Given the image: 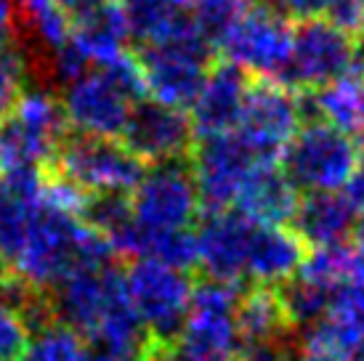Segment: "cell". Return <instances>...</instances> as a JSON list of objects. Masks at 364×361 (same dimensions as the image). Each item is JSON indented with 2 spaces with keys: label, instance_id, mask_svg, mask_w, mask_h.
<instances>
[{
  "label": "cell",
  "instance_id": "31",
  "mask_svg": "<svg viewBox=\"0 0 364 361\" xmlns=\"http://www.w3.org/2000/svg\"><path fill=\"white\" fill-rule=\"evenodd\" d=\"M324 19L351 38H364V0H333Z\"/></svg>",
  "mask_w": 364,
  "mask_h": 361
},
{
  "label": "cell",
  "instance_id": "12",
  "mask_svg": "<svg viewBox=\"0 0 364 361\" xmlns=\"http://www.w3.org/2000/svg\"><path fill=\"white\" fill-rule=\"evenodd\" d=\"M189 165H192L194 183L205 208L226 210L237 205L247 178L263 162L245 144L242 136L234 131L197 141L189 154Z\"/></svg>",
  "mask_w": 364,
  "mask_h": 361
},
{
  "label": "cell",
  "instance_id": "19",
  "mask_svg": "<svg viewBox=\"0 0 364 361\" xmlns=\"http://www.w3.org/2000/svg\"><path fill=\"white\" fill-rule=\"evenodd\" d=\"M46 194V171L0 173V255L11 263L24 244Z\"/></svg>",
  "mask_w": 364,
  "mask_h": 361
},
{
  "label": "cell",
  "instance_id": "37",
  "mask_svg": "<svg viewBox=\"0 0 364 361\" xmlns=\"http://www.w3.org/2000/svg\"><path fill=\"white\" fill-rule=\"evenodd\" d=\"M56 3H61V6H64L67 11H72L75 6H77V3H80V0H56Z\"/></svg>",
  "mask_w": 364,
  "mask_h": 361
},
{
  "label": "cell",
  "instance_id": "34",
  "mask_svg": "<svg viewBox=\"0 0 364 361\" xmlns=\"http://www.w3.org/2000/svg\"><path fill=\"white\" fill-rule=\"evenodd\" d=\"M16 19H19V0H0V48L14 43Z\"/></svg>",
  "mask_w": 364,
  "mask_h": 361
},
{
  "label": "cell",
  "instance_id": "7",
  "mask_svg": "<svg viewBox=\"0 0 364 361\" xmlns=\"http://www.w3.org/2000/svg\"><path fill=\"white\" fill-rule=\"evenodd\" d=\"M48 171L70 180L85 197L91 194H131L144 176V162L114 139L70 136L59 146Z\"/></svg>",
  "mask_w": 364,
  "mask_h": 361
},
{
  "label": "cell",
  "instance_id": "1",
  "mask_svg": "<svg viewBox=\"0 0 364 361\" xmlns=\"http://www.w3.org/2000/svg\"><path fill=\"white\" fill-rule=\"evenodd\" d=\"M114 250L99 231H93L77 212L43 205L32 221L21 250L11 261V276L38 292H48L75 271H96L114 266Z\"/></svg>",
  "mask_w": 364,
  "mask_h": 361
},
{
  "label": "cell",
  "instance_id": "8",
  "mask_svg": "<svg viewBox=\"0 0 364 361\" xmlns=\"http://www.w3.org/2000/svg\"><path fill=\"white\" fill-rule=\"evenodd\" d=\"M200 205L189 160L149 165L131 191L133 221L146 231H189L200 215Z\"/></svg>",
  "mask_w": 364,
  "mask_h": 361
},
{
  "label": "cell",
  "instance_id": "36",
  "mask_svg": "<svg viewBox=\"0 0 364 361\" xmlns=\"http://www.w3.org/2000/svg\"><path fill=\"white\" fill-rule=\"evenodd\" d=\"M354 242H356V244H362V247H364V218H362V223H356Z\"/></svg>",
  "mask_w": 364,
  "mask_h": 361
},
{
  "label": "cell",
  "instance_id": "32",
  "mask_svg": "<svg viewBox=\"0 0 364 361\" xmlns=\"http://www.w3.org/2000/svg\"><path fill=\"white\" fill-rule=\"evenodd\" d=\"M255 3L279 11L287 19L311 21V19H324V14H327L333 0H255Z\"/></svg>",
  "mask_w": 364,
  "mask_h": 361
},
{
  "label": "cell",
  "instance_id": "23",
  "mask_svg": "<svg viewBox=\"0 0 364 361\" xmlns=\"http://www.w3.org/2000/svg\"><path fill=\"white\" fill-rule=\"evenodd\" d=\"M122 11L131 38L141 43V48L192 27L189 0H125Z\"/></svg>",
  "mask_w": 364,
  "mask_h": 361
},
{
  "label": "cell",
  "instance_id": "39",
  "mask_svg": "<svg viewBox=\"0 0 364 361\" xmlns=\"http://www.w3.org/2000/svg\"><path fill=\"white\" fill-rule=\"evenodd\" d=\"M351 361H364V345L354 353V356H351Z\"/></svg>",
  "mask_w": 364,
  "mask_h": 361
},
{
  "label": "cell",
  "instance_id": "18",
  "mask_svg": "<svg viewBox=\"0 0 364 361\" xmlns=\"http://www.w3.org/2000/svg\"><path fill=\"white\" fill-rule=\"evenodd\" d=\"M309 258L306 242L287 226H255L245 279H253L255 287L279 290L295 279Z\"/></svg>",
  "mask_w": 364,
  "mask_h": 361
},
{
  "label": "cell",
  "instance_id": "24",
  "mask_svg": "<svg viewBox=\"0 0 364 361\" xmlns=\"http://www.w3.org/2000/svg\"><path fill=\"white\" fill-rule=\"evenodd\" d=\"M237 327L242 345H261V343H287L290 321L284 316L282 301L277 290L255 287L237 306Z\"/></svg>",
  "mask_w": 364,
  "mask_h": 361
},
{
  "label": "cell",
  "instance_id": "14",
  "mask_svg": "<svg viewBox=\"0 0 364 361\" xmlns=\"http://www.w3.org/2000/svg\"><path fill=\"white\" fill-rule=\"evenodd\" d=\"M253 231L255 223L247 221L242 212L234 208L205 212L194 231L197 266L205 271V276L215 281L240 284V279H245Z\"/></svg>",
  "mask_w": 364,
  "mask_h": 361
},
{
  "label": "cell",
  "instance_id": "30",
  "mask_svg": "<svg viewBox=\"0 0 364 361\" xmlns=\"http://www.w3.org/2000/svg\"><path fill=\"white\" fill-rule=\"evenodd\" d=\"M30 335V324L24 321L21 311L9 303H0V361H21Z\"/></svg>",
  "mask_w": 364,
  "mask_h": 361
},
{
  "label": "cell",
  "instance_id": "26",
  "mask_svg": "<svg viewBox=\"0 0 364 361\" xmlns=\"http://www.w3.org/2000/svg\"><path fill=\"white\" fill-rule=\"evenodd\" d=\"M19 19L38 48L53 56L72 38V16L56 0H19Z\"/></svg>",
  "mask_w": 364,
  "mask_h": 361
},
{
  "label": "cell",
  "instance_id": "16",
  "mask_svg": "<svg viewBox=\"0 0 364 361\" xmlns=\"http://www.w3.org/2000/svg\"><path fill=\"white\" fill-rule=\"evenodd\" d=\"M247 90H250L247 72L229 61L213 64V70L208 72L203 82V90L189 107L194 136L208 139V136H223V133L237 131V125L242 120Z\"/></svg>",
  "mask_w": 364,
  "mask_h": 361
},
{
  "label": "cell",
  "instance_id": "5",
  "mask_svg": "<svg viewBox=\"0 0 364 361\" xmlns=\"http://www.w3.org/2000/svg\"><path fill=\"white\" fill-rule=\"evenodd\" d=\"M125 292L136 316L141 319L149 340L168 345L178 338L189 306L194 281L189 271L173 269L157 261H133L125 274Z\"/></svg>",
  "mask_w": 364,
  "mask_h": 361
},
{
  "label": "cell",
  "instance_id": "4",
  "mask_svg": "<svg viewBox=\"0 0 364 361\" xmlns=\"http://www.w3.org/2000/svg\"><path fill=\"white\" fill-rule=\"evenodd\" d=\"M61 101L46 88H27L11 117L0 125V173L48 171L67 139Z\"/></svg>",
  "mask_w": 364,
  "mask_h": 361
},
{
  "label": "cell",
  "instance_id": "40",
  "mask_svg": "<svg viewBox=\"0 0 364 361\" xmlns=\"http://www.w3.org/2000/svg\"><path fill=\"white\" fill-rule=\"evenodd\" d=\"M359 56H362V70H364V45L359 48Z\"/></svg>",
  "mask_w": 364,
  "mask_h": 361
},
{
  "label": "cell",
  "instance_id": "3",
  "mask_svg": "<svg viewBox=\"0 0 364 361\" xmlns=\"http://www.w3.org/2000/svg\"><path fill=\"white\" fill-rule=\"evenodd\" d=\"M213 53L215 48L194 30V24L168 41L144 45L136 59L146 96L173 109H189L215 64Z\"/></svg>",
  "mask_w": 364,
  "mask_h": 361
},
{
  "label": "cell",
  "instance_id": "29",
  "mask_svg": "<svg viewBox=\"0 0 364 361\" xmlns=\"http://www.w3.org/2000/svg\"><path fill=\"white\" fill-rule=\"evenodd\" d=\"M27 72H30L27 53L16 43L0 48V125L9 120L11 112L16 109L19 99L24 96Z\"/></svg>",
  "mask_w": 364,
  "mask_h": 361
},
{
  "label": "cell",
  "instance_id": "13",
  "mask_svg": "<svg viewBox=\"0 0 364 361\" xmlns=\"http://www.w3.org/2000/svg\"><path fill=\"white\" fill-rule=\"evenodd\" d=\"M122 146L144 165L189 160L194 146V128L183 109L165 107L160 101L144 99L133 107L122 131Z\"/></svg>",
  "mask_w": 364,
  "mask_h": 361
},
{
  "label": "cell",
  "instance_id": "38",
  "mask_svg": "<svg viewBox=\"0 0 364 361\" xmlns=\"http://www.w3.org/2000/svg\"><path fill=\"white\" fill-rule=\"evenodd\" d=\"M6 276H9V274H6V258L0 255V281L6 279Z\"/></svg>",
  "mask_w": 364,
  "mask_h": 361
},
{
  "label": "cell",
  "instance_id": "27",
  "mask_svg": "<svg viewBox=\"0 0 364 361\" xmlns=\"http://www.w3.org/2000/svg\"><path fill=\"white\" fill-rule=\"evenodd\" d=\"M250 6H253L250 0H189V16L194 30L213 48H221L226 35L234 30V24L242 19Z\"/></svg>",
  "mask_w": 364,
  "mask_h": 361
},
{
  "label": "cell",
  "instance_id": "17",
  "mask_svg": "<svg viewBox=\"0 0 364 361\" xmlns=\"http://www.w3.org/2000/svg\"><path fill=\"white\" fill-rule=\"evenodd\" d=\"M70 43L88 67H107L128 53V19L117 0H80L70 11Z\"/></svg>",
  "mask_w": 364,
  "mask_h": 361
},
{
  "label": "cell",
  "instance_id": "21",
  "mask_svg": "<svg viewBox=\"0 0 364 361\" xmlns=\"http://www.w3.org/2000/svg\"><path fill=\"white\" fill-rule=\"evenodd\" d=\"M293 223V231L306 242V247L311 244L314 250H324L351 242L356 231V212L348 208L343 194L319 191L301 197Z\"/></svg>",
  "mask_w": 364,
  "mask_h": 361
},
{
  "label": "cell",
  "instance_id": "22",
  "mask_svg": "<svg viewBox=\"0 0 364 361\" xmlns=\"http://www.w3.org/2000/svg\"><path fill=\"white\" fill-rule=\"evenodd\" d=\"M306 101V109L316 114L314 120H322L333 125L335 131L359 139L364 120V70L356 67L354 72L338 77L330 85L314 90Z\"/></svg>",
  "mask_w": 364,
  "mask_h": 361
},
{
  "label": "cell",
  "instance_id": "33",
  "mask_svg": "<svg viewBox=\"0 0 364 361\" xmlns=\"http://www.w3.org/2000/svg\"><path fill=\"white\" fill-rule=\"evenodd\" d=\"M343 200L348 202V208H351L356 215L364 218V154L359 157L354 173H351V178H348V183L343 186Z\"/></svg>",
  "mask_w": 364,
  "mask_h": 361
},
{
  "label": "cell",
  "instance_id": "9",
  "mask_svg": "<svg viewBox=\"0 0 364 361\" xmlns=\"http://www.w3.org/2000/svg\"><path fill=\"white\" fill-rule=\"evenodd\" d=\"M304 99L279 80L250 82L237 133L263 165H279L284 149L304 128Z\"/></svg>",
  "mask_w": 364,
  "mask_h": 361
},
{
  "label": "cell",
  "instance_id": "20",
  "mask_svg": "<svg viewBox=\"0 0 364 361\" xmlns=\"http://www.w3.org/2000/svg\"><path fill=\"white\" fill-rule=\"evenodd\" d=\"M301 205V191L279 165H261L247 178L237 200V210L255 226H284L293 221Z\"/></svg>",
  "mask_w": 364,
  "mask_h": 361
},
{
  "label": "cell",
  "instance_id": "35",
  "mask_svg": "<svg viewBox=\"0 0 364 361\" xmlns=\"http://www.w3.org/2000/svg\"><path fill=\"white\" fill-rule=\"evenodd\" d=\"M287 361H351V359L338 351H330V348H322V345L301 340V348H298Z\"/></svg>",
  "mask_w": 364,
  "mask_h": 361
},
{
  "label": "cell",
  "instance_id": "6",
  "mask_svg": "<svg viewBox=\"0 0 364 361\" xmlns=\"http://www.w3.org/2000/svg\"><path fill=\"white\" fill-rule=\"evenodd\" d=\"M362 151L356 139L335 131L322 120L304 122L290 146L284 149L279 168L293 180L298 191L319 194V191L343 189Z\"/></svg>",
  "mask_w": 364,
  "mask_h": 361
},
{
  "label": "cell",
  "instance_id": "41",
  "mask_svg": "<svg viewBox=\"0 0 364 361\" xmlns=\"http://www.w3.org/2000/svg\"><path fill=\"white\" fill-rule=\"evenodd\" d=\"M359 141H364V120H362V131H359Z\"/></svg>",
  "mask_w": 364,
  "mask_h": 361
},
{
  "label": "cell",
  "instance_id": "25",
  "mask_svg": "<svg viewBox=\"0 0 364 361\" xmlns=\"http://www.w3.org/2000/svg\"><path fill=\"white\" fill-rule=\"evenodd\" d=\"M333 287H327L322 281L311 279L306 274H298L295 279H290L287 284H282L277 295L282 301L284 316L290 321V327H301V330H309L314 324L330 313V306H333L335 298Z\"/></svg>",
  "mask_w": 364,
  "mask_h": 361
},
{
  "label": "cell",
  "instance_id": "15",
  "mask_svg": "<svg viewBox=\"0 0 364 361\" xmlns=\"http://www.w3.org/2000/svg\"><path fill=\"white\" fill-rule=\"evenodd\" d=\"M125 292V279L114 266L96 271H75L56 284L48 298L56 321L67 324L77 335H91L104 311Z\"/></svg>",
  "mask_w": 364,
  "mask_h": 361
},
{
  "label": "cell",
  "instance_id": "28",
  "mask_svg": "<svg viewBox=\"0 0 364 361\" xmlns=\"http://www.w3.org/2000/svg\"><path fill=\"white\" fill-rule=\"evenodd\" d=\"M82 351L85 343L77 332L61 321H51L32 332L21 361H80Z\"/></svg>",
  "mask_w": 364,
  "mask_h": 361
},
{
  "label": "cell",
  "instance_id": "11",
  "mask_svg": "<svg viewBox=\"0 0 364 361\" xmlns=\"http://www.w3.org/2000/svg\"><path fill=\"white\" fill-rule=\"evenodd\" d=\"M293 32L295 27L284 14L253 3L221 43V53L242 72L261 80H279L290 61Z\"/></svg>",
  "mask_w": 364,
  "mask_h": 361
},
{
  "label": "cell",
  "instance_id": "2",
  "mask_svg": "<svg viewBox=\"0 0 364 361\" xmlns=\"http://www.w3.org/2000/svg\"><path fill=\"white\" fill-rule=\"evenodd\" d=\"M146 99L139 59L125 53L107 67H91L61 90L64 120L77 136L117 139L133 107Z\"/></svg>",
  "mask_w": 364,
  "mask_h": 361
},
{
  "label": "cell",
  "instance_id": "10",
  "mask_svg": "<svg viewBox=\"0 0 364 361\" xmlns=\"http://www.w3.org/2000/svg\"><path fill=\"white\" fill-rule=\"evenodd\" d=\"M359 45L356 38L338 30L333 21L311 19L301 21L293 32V50L287 70L279 77L287 88L319 90L356 70Z\"/></svg>",
  "mask_w": 364,
  "mask_h": 361
}]
</instances>
